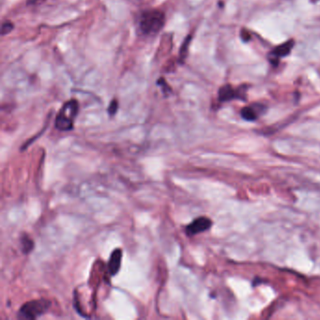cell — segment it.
<instances>
[{
    "label": "cell",
    "instance_id": "1",
    "mask_svg": "<svg viewBox=\"0 0 320 320\" xmlns=\"http://www.w3.org/2000/svg\"><path fill=\"white\" fill-rule=\"evenodd\" d=\"M165 14L162 10L150 9L144 10L138 19V30L142 35L153 36L163 29Z\"/></svg>",
    "mask_w": 320,
    "mask_h": 320
},
{
    "label": "cell",
    "instance_id": "8",
    "mask_svg": "<svg viewBox=\"0 0 320 320\" xmlns=\"http://www.w3.org/2000/svg\"><path fill=\"white\" fill-rule=\"evenodd\" d=\"M121 258H122V251L120 249H116L112 253L110 259L108 262V270L112 276H115L120 271Z\"/></svg>",
    "mask_w": 320,
    "mask_h": 320
},
{
    "label": "cell",
    "instance_id": "9",
    "mask_svg": "<svg viewBox=\"0 0 320 320\" xmlns=\"http://www.w3.org/2000/svg\"><path fill=\"white\" fill-rule=\"evenodd\" d=\"M21 246H22V251L24 254H30L31 251L34 248V242L33 240L30 239L29 236L24 235L21 238Z\"/></svg>",
    "mask_w": 320,
    "mask_h": 320
},
{
    "label": "cell",
    "instance_id": "5",
    "mask_svg": "<svg viewBox=\"0 0 320 320\" xmlns=\"http://www.w3.org/2000/svg\"><path fill=\"white\" fill-rule=\"evenodd\" d=\"M245 92L246 90L244 86L238 90H235L231 87L230 85H224L219 90V100L224 102V101H228L235 99L245 100V96H244Z\"/></svg>",
    "mask_w": 320,
    "mask_h": 320
},
{
    "label": "cell",
    "instance_id": "13",
    "mask_svg": "<svg viewBox=\"0 0 320 320\" xmlns=\"http://www.w3.org/2000/svg\"><path fill=\"white\" fill-rule=\"evenodd\" d=\"M241 38L244 41H248L251 39V35L249 34V32L246 31V30H242L241 31Z\"/></svg>",
    "mask_w": 320,
    "mask_h": 320
},
{
    "label": "cell",
    "instance_id": "12",
    "mask_svg": "<svg viewBox=\"0 0 320 320\" xmlns=\"http://www.w3.org/2000/svg\"><path fill=\"white\" fill-rule=\"evenodd\" d=\"M118 108H119V102H118V100H112L110 104H109V107H108V113H109V115L110 116H114L117 113Z\"/></svg>",
    "mask_w": 320,
    "mask_h": 320
},
{
    "label": "cell",
    "instance_id": "11",
    "mask_svg": "<svg viewBox=\"0 0 320 320\" xmlns=\"http://www.w3.org/2000/svg\"><path fill=\"white\" fill-rule=\"evenodd\" d=\"M13 29H14V25L12 24V22L5 21L1 26V35L4 36V35L10 33Z\"/></svg>",
    "mask_w": 320,
    "mask_h": 320
},
{
    "label": "cell",
    "instance_id": "10",
    "mask_svg": "<svg viewBox=\"0 0 320 320\" xmlns=\"http://www.w3.org/2000/svg\"><path fill=\"white\" fill-rule=\"evenodd\" d=\"M191 38H192L191 36H188V37L185 39V40L183 41V43H182V46L180 47V58L181 61H183V60L186 59V57H187V54H188V48H189V44H190L191 40H192Z\"/></svg>",
    "mask_w": 320,
    "mask_h": 320
},
{
    "label": "cell",
    "instance_id": "2",
    "mask_svg": "<svg viewBox=\"0 0 320 320\" xmlns=\"http://www.w3.org/2000/svg\"><path fill=\"white\" fill-rule=\"evenodd\" d=\"M79 111V103L76 100H70L64 103L60 109L57 119L56 127L62 131L70 130L73 128V122Z\"/></svg>",
    "mask_w": 320,
    "mask_h": 320
},
{
    "label": "cell",
    "instance_id": "4",
    "mask_svg": "<svg viewBox=\"0 0 320 320\" xmlns=\"http://www.w3.org/2000/svg\"><path fill=\"white\" fill-rule=\"evenodd\" d=\"M212 225V221L209 219L208 217H198L192 221L190 224H188L185 228V232L187 236L192 237L194 235H197L202 232L209 230Z\"/></svg>",
    "mask_w": 320,
    "mask_h": 320
},
{
    "label": "cell",
    "instance_id": "14",
    "mask_svg": "<svg viewBox=\"0 0 320 320\" xmlns=\"http://www.w3.org/2000/svg\"><path fill=\"white\" fill-rule=\"evenodd\" d=\"M310 1L312 3H317V2H319L320 0H310Z\"/></svg>",
    "mask_w": 320,
    "mask_h": 320
},
{
    "label": "cell",
    "instance_id": "6",
    "mask_svg": "<svg viewBox=\"0 0 320 320\" xmlns=\"http://www.w3.org/2000/svg\"><path fill=\"white\" fill-rule=\"evenodd\" d=\"M295 45V41L293 40H288L277 46L275 49L271 51L269 55V60L273 64L276 65L281 58H285L290 54L291 50Z\"/></svg>",
    "mask_w": 320,
    "mask_h": 320
},
{
    "label": "cell",
    "instance_id": "7",
    "mask_svg": "<svg viewBox=\"0 0 320 320\" xmlns=\"http://www.w3.org/2000/svg\"><path fill=\"white\" fill-rule=\"evenodd\" d=\"M266 110V107L259 103L251 104L249 106H246L241 109V117L247 121H255L260 117L262 114Z\"/></svg>",
    "mask_w": 320,
    "mask_h": 320
},
{
    "label": "cell",
    "instance_id": "3",
    "mask_svg": "<svg viewBox=\"0 0 320 320\" xmlns=\"http://www.w3.org/2000/svg\"><path fill=\"white\" fill-rule=\"evenodd\" d=\"M50 305V301L44 299L30 300L21 307L18 312V318L22 320H36L45 314Z\"/></svg>",
    "mask_w": 320,
    "mask_h": 320
}]
</instances>
